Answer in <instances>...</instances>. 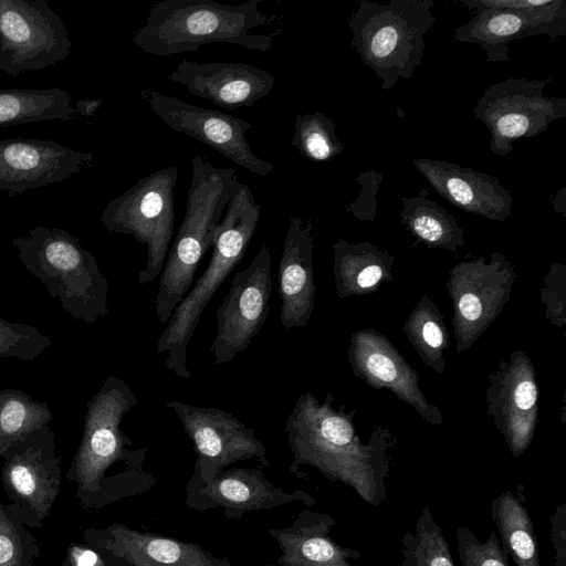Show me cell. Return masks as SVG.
Returning <instances> with one entry per match:
<instances>
[{
  "label": "cell",
  "mask_w": 566,
  "mask_h": 566,
  "mask_svg": "<svg viewBox=\"0 0 566 566\" xmlns=\"http://www.w3.org/2000/svg\"><path fill=\"white\" fill-rule=\"evenodd\" d=\"M272 256L263 243L252 262L234 274L217 313L209 348L217 365L231 361L260 333L270 312Z\"/></svg>",
  "instance_id": "obj_12"
},
{
  "label": "cell",
  "mask_w": 566,
  "mask_h": 566,
  "mask_svg": "<svg viewBox=\"0 0 566 566\" xmlns=\"http://www.w3.org/2000/svg\"><path fill=\"white\" fill-rule=\"evenodd\" d=\"M1 482L9 506L29 528H41L62 485V458L50 424L14 442L2 455Z\"/></svg>",
  "instance_id": "obj_10"
},
{
  "label": "cell",
  "mask_w": 566,
  "mask_h": 566,
  "mask_svg": "<svg viewBox=\"0 0 566 566\" xmlns=\"http://www.w3.org/2000/svg\"><path fill=\"white\" fill-rule=\"evenodd\" d=\"M53 413L46 402L15 388L0 390V458L31 431L50 424Z\"/></svg>",
  "instance_id": "obj_26"
},
{
  "label": "cell",
  "mask_w": 566,
  "mask_h": 566,
  "mask_svg": "<svg viewBox=\"0 0 566 566\" xmlns=\"http://www.w3.org/2000/svg\"><path fill=\"white\" fill-rule=\"evenodd\" d=\"M566 34V1L518 9H476V14L454 32L460 42L479 44L490 63L509 62L507 45L518 39L547 35L552 41Z\"/></svg>",
  "instance_id": "obj_17"
},
{
  "label": "cell",
  "mask_w": 566,
  "mask_h": 566,
  "mask_svg": "<svg viewBox=\"0 0 566 566\" xmlns=\"http://www.w3.org/2000/svg\"><path fill=\"white\" fill-rule=\"evenodd\" d=\"M428 184L452 206L493 221H505L513 197L494 176L431 158L413 159Z\"/></svg>",
  "instance_id": "obj_20"
},
{
  "label": "cell",
  "mask_w": 566,
  "mask_h": 566,
  "mask_svg": "<svg viewBox=\"0 0 566 566\" xmlns=\"http://www.w3.org/2000/svg\"><path fill=\"white\" fill-rule=\"evenodd\" d=\"M551 539L555 551L556 566H566V504L555 507L549 517Z\"/></svg>",
  "instance_id": "obj_34"
},
{
  "label": "cell",
  "mask_w": 566,
  "mask_h": 566,
  "mask_svg": "<svg viewBox=\"0 0 566 566\" xmlns=\"http://www.w3.org/2000/svg\"><path fill=\"white\" fill-rule=\"evenodd\" d=\"M551 77H510L484 90L473 113L490 133V151L504 157L513 142L546 132L566 116V98L545 96Z\"/></svg>",
  "instance_id": "obj_9"
},
{
  "label": "cell",
  "mask_w": 566,
  "mask_h": 566,
  "mask_svg": "<svg viewBox=\"0 0 566 566\" xmlns=\"http://www.w3.org/2000/svg\"><path fill=\"white\" fill-rule=\"evenodd\" d=\"M491 517L503 551L515 566H541L532 517L521 491H503L491 501Z\"/></svg>",
  "instance_id": "obj_23"
},
{
  "label": "cell",
  "mask_w": 566,
  "mask_h": 566,
  "mask_svg": "<svg viewBox=\"0 0 566 566\" xmlns=\"http://www.w3.org/2000/svg\"><path fill=\"white\" fill-rule=\"evenodd\" d=\"M102 105L96 98L80 99L76 103V111L85 117L92 116Z\"/></svg>",
  "instance_id": "obj_40"
},
{
  "label": "cell",
  "mask_w": 566,
  "mask_h": 566,
  "mask_svg": "<svg viewBox=\"0 0 566 566\" xmlns=\"http://www.w3.org/2000/svg\"><path fill=\"white\" fill-rule=\"evenodd\" d=\"M422 336L426 343L432 348H438L442 345L443 335L441 328L434 322H427L423 325Z\"/></svg>",
  "instance_id": "obj_39"
},
{
  "label": "cell",
  "mask_w": 566,
  "mask_h": 566,
  "mask_svg": "<svg viewBox=\"0 0 566 566\" xmlns=\"http://www.w3.org/2000/svg\"><path fill=\"white\" fill-rule=\"evenodd\" d=\"M382 269L378 264L365 266L357 275V284L360 287H371L381 277Z\"/></svg>",
  "instance_id": "obj_38"
},
{
  "label": "cell",
  "mask_w": 566,
  "mask_h": 566,
  "mask_svg": "<svg viewBox=\"0 0 566 566\" xmlns=\"http://www.w3.org/2000/svg\"><path fill=\"white\" fill-rule=\"evenodd\" d=\"M262 0L222 4L214 0H164L154 4L133 42L144 52L168 56L210 43L235 44L265 52L276 32L254 33L276 19L260 10Z\"/></svg>",
  "instance_id": "obj_2"
},
{
  "label": "cell",
  "mask_w": 566,
  "mask_h": 566,
  "mask_svg": "<svg viewBox=\"0 0 566 566\" xmlns=\"http://www.w3.org/2000/svg\"><path fill=\"white\" fill-rule=\"evenodd\" d=\"M75 108L62 88L0 90V127L48 120H70Z\"/></svg>",
  "instance_id": "obj_24"
},
{
  "label": "cell",
  "mask_w": 566,
  "mask_h": 566,
  "mask_svg": "<svg viewBox=\"0 0 566 566\" xmlns=\"http://www.w3.org/2000/svg\"><path fill=\"white\" fill-rule=\"evenodd\" d=\"M455 541L461 566H510L495 531L482 542L471 528L460 526Z\"/></svg>",
  "instance_id": "obj_31"
},
{
  "label": "cell",
  "mask_w": 566,
  "mask_h": 566,
  "mask_svg": "<svg viewBox=\"0 0 566 566\" xmlns=\"http://www.w3.org/2000/svg\"><path fill=\"white\" fill-rule=\"evenodd\" d=\"M428 195L427 190H421L415 197L401 198V223L430 244L442 247L461 244L463 232L457 220Z\"/></svg>",
  "instance_id": "obj_25"
},
{
  "label": "cell",
  "mask_w": 566,
  "mask_h": 566,
  "mask_svg": "<svg viewBox=\"0 0 566 566\" xmlns=\"http://www.w3.org/2000/svg\"><path fill=\"white\" fill-rule=\"evenodd\" d=\"M72 52L67 30L44 0H0V72L54 66Z\"/></svg>",
  "instance_id": "obj_11"
},
{
  "label": "cell",
  "mask_w": 566,
  "mask_h": 566,
  "mask_svg": "<svg viewBox=\"0 0 566 566\" xmlns=\"http://www.w3.org/2000/svg\"><path fill=\"white\" fill-rule=\"evenodd\" d=\"M52 345V338L27 323L9 322L0 316V359L35 360Z\"/></svg>",
  "instance_id": "obj_30"
},
{
  "label": "cell",
  "mask_w": 566,
  "mask_h": 566,
  "mask_svg": "<svg viewBox=\"0 0 566 566\" xmlns=\"http://www.w3.org/2000/svg\"><path fill=\"white\" fill-rule=\"evenodd\" d=\"M459 310L465 319L474 322L482 313V305L475 295L464 294L459 301Z\"/></svg>",
  "instance_id": "obj_37"
},
{
  "label": "cell",
  "mask_w": 566,
  "mask_h": 566,
  "mask_svg": "<svg viewBox=\"0 0 566 566\" xmlns=\"http://www.w3.org/2000/svg\"><path fill=\"white\" fill-rule=\"evenodd\" d=\"M11 244L24 268L73 318L94 324L108 314V282L77 237L36 226Z\"/></svg>",
  "instance_id": "obj_6"
},
{
  "label": "cell",
  "mask_w": 566,
  "mask_h": 566,
  "mask_svg": "<svg viewBox=\"0 0 566 566\" xmlns=\"http://www.w3.org/2000/svg\"><path fill=\"white\" fill-rule=\"evenodd\" d=\"M139 96L168 127L197 139L248 171L266 177L273 170V165L256 156L247 140L252 128L249 122L150 88H142Z\"/></svg>",
  "instance_id": "obj_14"
},
{
  "label": "cell",
  "mask_w": 566,
  "mask_h": 566,
  "mask_svg": "<svg viewBox=\"0 0 566 566\" xmlns=\"http://www.w3.org/2000/svg\"><path fill=\"white\" fill-rule=\"evenodd\" d=\"M185 504L197 512L221 509L227 518L240 521L249 512L266 511L291 503L314 506L315 499L302 490L285 491L266 479L260 468H230L208 481L190 475Z\"/></svg>",
  "instance_id": "obj_15"
},
{
  "label": "cell",
  "mask_w": 566,
  "mask_h": 566,
  "mask_svg": "<svg viewBox=\"0 0 566 566\" xmlns=\"http://www.w3.org/2000/svg\"><path fill=\"white\" fill-rule=\"evenodd\" d=\"M285 433L293 454L291 473L300 465H312L327 479L352 488L370 505L379 506L385 501V469L352 453V424L327 406L319 407L310 394L301 395L295 402L286 418Z\"/></svg>",
  "instance_id": "obj_5"
},
{
  "label": "cell",
  "mask_w": 566,
  "mask_h": 566,
  "mask_svg": "<svg viewBox=\"0 0 566 566\" xmlns=\"http://www.w3.org/2000/svg\"><path fill=\"white\" fill-rule=\"evenodd\" d=\"M401 545V566H455L442 528L428 507L422 509L415 532H405Z\"/></svg>",
  "instance_id": "obj_27"
},
{
  "label": "cell",
  "mask_w": 566,
  "mask_h": 566,
  "mask_svg": "<svg viewBox=\"0 0 566 566\" xmlns=\"http://www.w3.org/2000/svg\"><path fill=\"white\" fill-rule=\"evenodd\" d=\"M219 222L208 266L176 306L158 338L156 354L168 353L166 367L176 376L189 378L187 347L203 310L214 292L243 259L261 217V206L251 189L239 182Z\"/></svg>",
  "instance_id": "obj_4"
},
{
  "label": "cell",
  "mask_w": 566,
  "mask_h": 566,
  "mask_svg": "<svg viewBox=\"0 0 566 566\" xmlns=\"http://www.w3.org/2000/svg\"><path fill=\"white\" fill-rule=\"evenodd\" d=\"M382 181V175L371 168L361 171L355 179L359 187L357 198L345 206V210L361 221H373L376 217V196Z\"/></svg>",
  "instance_id": "obj_32"
},
{
  "label": "cell",
  "mask_w": 566,
  "mask_h": 566,
  "mask_svg": "<svg viewBox=\"0 0 566 566\" xmlns=\"http://www.w3.org/2000/svg\"><path fill=\"white\" fill-rule=\"evenodd\" d=\"M93 160V154L40 138L0 139V192L14 197L69 179Z\"/></svg>",
  "instance_id": "obj_18"
},
{
  "label": "cell",
  "mask_w": 566,
  "mask_h": 566,
  "mask_svg": "<svg viewBox=\"0 0 566 566\" xmlns=\"http://www.w3.org/2000/svg\"><path fill=\"white\" fill-rule=\"evenodd\" d=\"M434 0H390L386 4L360 0L348 19L350 44L381 80L394 88L410 80L424 54V35L436 23Z\"/></svg>",
  "instance_id": "obj_7"
},
{
  "label": "cell",
  "mask_w": 566,
  "mask_h": 566,
  "mask_svg": "<svg viewBox=\"0 0 566 566\" xmlns=\"http://www.w3.org/2000/svg\"><path fill=\"white\" fill-rule=\"evenodd\" d=\"M241 566H265V565L244 564V565H241Z\"/></svg>",
  "instance_id": "obj_42"
},
{
  "label": "cell",
  "mask_w": 566,
  "mask_h": 566,
  "mask_svg": "<svg viewBox=\"0 0 566 566\" xmlns=\"http://www.w3.org/2000/svg\"><path fill=\"white\" fill-rule=\"evenodd\" d=\"M280 319L285 329L304 326L314 305L312 223L291 216L279 263Z\"/></svg>",
  "instance_id": "obj_21"
},
{
  "label": "cell",
  "mask_w": 566,
  "mask_h": 566,
  "mask_svg": "<svg viewBox=\"0 0 566 566\" xmlns=\"http://www.w3.org/2000/svg\"><path fill=\"white\" fill-rule=\"evenodd\" d=\"M40 547L14 511L0 502V566H38Z\"/></svg>",
  "instance_id": "obj_29"
},
{
  "label": "cell",
  "mask_w": 566,
  "mask_h": 566,
  "mask_svg": "<svg viewBox=\"0 0 566 566\" xmlns=\"http://www.w3.org/2000/svg\"><path fill=\"white\" fill-rule=\"evenodd\" d=\"M516 406L522 410H528L534 407L537 400V389L533 381L524 380L520 382L514 391Z\"/></svg>",
  "instance_id": "obj_36"
},
{
  "label": "cell",
  "mask_w": 566,
  "mask_h": 566,
  "mask_svg": "<svg viewBox=\"0 0 566 566\" xmlns=\"http://www.w3.org/2000/svg\"><path fill=\"white\" fill-rule=\"evenodd\" d=\"M558 203V206L555 208L556 211L565 214V187L563 186L559 191L556 193L555 199L553 200V206L555 207Z\"/></svg>",
  "instance_id": "obj_41"
},
{
  "label": "cell",
  "mask_w": 566,
  "mask_h": 566,
  "mask_svg": "<svg viewBox=\"0 0 566 566\" xmlns=\"http://www.w3.org/2000/svg\"><path fill=\"white\" fill-rule=\"evenodd\" d=\"M336 521L325 512L303 510L287 527L269 528L280 548V566H354L361 552L344 547L329 536Z\"/></svg>",
  "instance_id": "obj_22"
},
{
  "label": "cell",
  "mask_w": 566,
  "mask_h": 566,
  "mask_svg": "<svg viewBox=\"0 0 566 566\" xmlns=\"http://www.w3.org/2000/svg\"><path fill=\"white\" fill-rule=\"evenodd\" d=\"M62 566H117L111 558L86 544L72 543L65 553Z\"/></svg>",
  "instance_id": "obj_33"
},
{
  "label": "cell",
  "mask_w": 566,
  "mask_h": 566,
  "mask_svg": "<svg viewBox=\"0 0 566 566\" xmlns=\"http://www.w3.org/2000/svg\"><path fill=\"white\" fill-rule=\"evenodd\" d=\"M178 417L197 454L192 475L202 481L212 479L227 467L258 459L269 467L265 446L254 430L230 412L172 400L165 403Z\"/></svg>",
  "instance_id": "obj_13"
},
{
  "label": "cell",
  "mask_w": 566,
  "mask_h": 566,
  "mask_svg": "<svg viewBox=\"0 0 566 566\" xmlns=\"http://www.w3.org/2000/svg\"><path fill=\"white\" fill-rule=\"evenodd\" d=\"M167 77L184 85L190 94L228 109L252 106L275 85L272 73L243 62L182 60Z\"/></svg>",
  "instance_id": "obj_19"
},
{
  "label": "cell",
  "mask_w": 566,
  "mask_h": 566,
  "mask_svg": "<svg viewBox=\"0 0 566 566\" xmlns=\"http://www.w3.org/2000/svg\"><path fill=\"white\" fill-rule=\"evenodd\" d=\"M366 366L371 375L385 382L392 381L397 377L394 361L382 354H370L366 360Z\"/></svg>",
  "instance_id": "obj_35"
},
{
  "label": "cell",
  "mask_w": 566,
  "mask_h": 566,
  "mask_svg": "<svg viewBox=\"0 0 566 566\" xmlns=\"http://www.w3.org/2000/svg\"><path fill=\"white\" fill-rule=\"evenodd\" d=\"M86 545L111 558L117 566H233L195 544L114 522L104 528H86Z\"/></svg>",
  "instance_id": "obj_16"
},
{
  "label": "cell",
  "mask_w": 566,
  "mask_h": 566,
  "mask_svg": "<svg viewBox=\"0 0 566 566\" xmlns=\"http://www.w3.org/2000/svg\"><path fill=\"white\" fill-rule=\"evenodd\" d=\"M292 146L314 163L328 161L344 150L335 123L322 112L296 116Z\"/></svg>",
  "instance_id": "obj_28"
},
{
  "label": "cell",
  "mask_w": 566,
  "mask_h": 566,
  "mask_svg": "<svg viewBox=\"0 0 566 566\" xmlns=\"http://www.w3.org/2000/svg\"><path fill=\"white\" fill-rule=\"evenodd\" d=\"M136 405L130 387L115 376L86 402L81 441L65 475L76 484L81 507L98 510L129 497L113 472L116 464L146 470L148 449H132V439L120 428Z\"/></svg>",
  "instance_id": "obj_1"
},
{
  "label": "cell",
  "mask_w": 566,
  "mask_h": 566,
  "mask_svg": "<svg viewBox=\"0 0 566 566\" xmlns=\"http://www.w3.org/2000/svg\"><path fill=\"white\" fill-rule=\"evenodd\" d=\"M177 178L176 165L143 177L124 193L112 199L101 217L108 231L132 234L136 241L146 245V266L137 276L142 285L160 275L171 245Z\"/></svg>",
  "instance_id": "obj_8"
},
{
  "label": "cell",
  "mask_w": 566,
  "mask_h": 566,
  "mask_svg": "<svg viewBox=\"0 0 566 566\" xmlns=\"http://www.w3.org/2000/svg\"><path fill=\"white\" fill-rule=\"evenodd\" d=\"M240 180L234 168L216 167L201 155L191 160L182 223L160 273L155 312L167 324L195 283L197 269L212 247L216 229Z\"/></svg>",
  "instance_id": "obj_3"
}]
</instances>
